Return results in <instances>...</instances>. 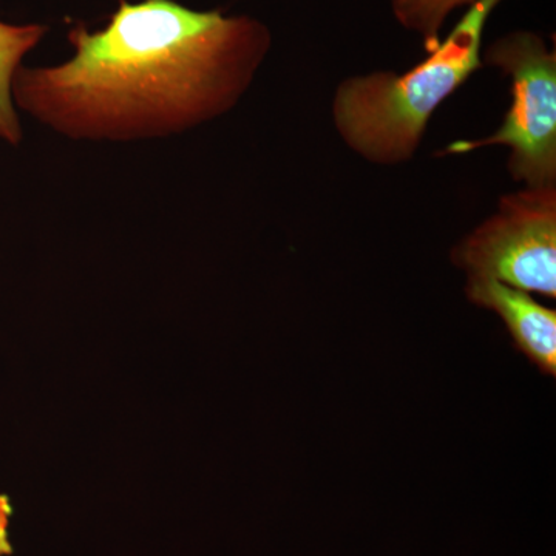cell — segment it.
Here are the masks:
<instances>
[{
	"instance_id": "cell-8",
	"label": "cell",
	"mask_w": 556,
	"mask_h": 556,
	"mask_svg": "<svg viewBox=\"0 0 556 556\" xmlns=\"http://www.w3.org/2000/svg\"><path fill=\"white\" fill-rule=\"evenodd\" d=\"M11 514L10 500L7 496H0V556H7L11 554V544L9 538V526Z\"/></svg>"
},
{
	"instance_id": "cell-3",
	"label": "cell",
	"mask_w": 556,
	"mask_h": 556,
	"mask_svg": "<svg viewBox=\"0 0 556 556\" xmlns=\"http://www.w3.org/2000/svg\"><path fill=\"white\" fill-rule=\"evenodd\" d=\"M481 58L511 79V105L503 126L489 137L452 142L438 155L506 146L515 181L556 188V51L536 33L515 31L495 40Z\"/></svg>"
},
{
	"instance_id": "cell-1",
	"label": "cell",
	"mask_w": 556,
	"mask_h": 556,
	"mask_svg": "<svg viewBox=\"0 0 556 556\" xmlns=\"http://www.w3.org/2000/svg\"><path fill=\"white\" fill-rule=\"evenodd\" d=\"M67 61L22 67L17 110L75 141L175 137L226 115L270 49L265 24L177 0H119L100 30L76 24Z\"/></svg>"
},
{
	"instance_id": "cell-6",
	"label": "cell",
	"mask_w": 556,
	"mask_h": 556,
	"mask_svg": "<svg viewBox=\"0 0 556 556\" xmlns=\"http://www.w3.org/2000/svg\"><path fill=\"white\" fill-rule=\"evenodd\" d=\"M43 24H10L0 20V141L20 146L24 130L13 100V84L25 56L46 38Z\"/></svg>"
},
{
	"instance_id": "cell-2",
	"label": "cell",
	"mask_w": 556,
	"mask_h": 556,
	"mask_svg": "<svg viewBox=\"0 0 556 556\" xmlns=\"http://www.w3.org/2000/svg\"><path fill=\"white\" fill-rule=\"evenodd\" d=\"M500 2L477 0L438 49L408 72H375L340 83L332 119L348 148L378 166L413 160L433 113L484 65L482 35Z\"/></svg>"
},
{
	"instance_id": "cell-7",
	"label": "cell",
	"mask_w": 556,
	"mask_h": 556,
	"mask_svg": "<svg viewBox=\"0 0 556 556\" xmlns=\"http://www.w3.org/2000/svg\"><path fill=\"white\" fill-rule=\"evenodd\" d=\"M477 0H393V13L399 24L422 38L424 49H438L441 30L452 11L471 7Z\"/></svg>"
},
{
	"instance_id": "cell-5",
	"label": "cell",
	"mask_w": 556,
	"mask_h": 556,
	"mask_svg": "<svg viewBox=\"0 0 556 556\" xmlns=\"http://www.w3.org/2000/svg\"><path fill=\"white\" fill-rule=\"evenodd\" d=\"M467 298L503 318L518 350L546 375H556V313L526 291L492 278L468 277Z\"/></svg>"
},
{
	"instance_id": "cell-4",
	"label": "cell",
	"mask_w": 556,
	"mask_h": 556,
	"mask_svg": "<svg viewBox=\"0 0 556 556\" xmlns=\"http://www.w3.org/2000/svg\"><path fill=\"white\" fill-rule=\"evenodd\" d=\"M468 277L556 298V188L501 197L496 212L452 251Z\"/></svg>"
}]
</instances>
